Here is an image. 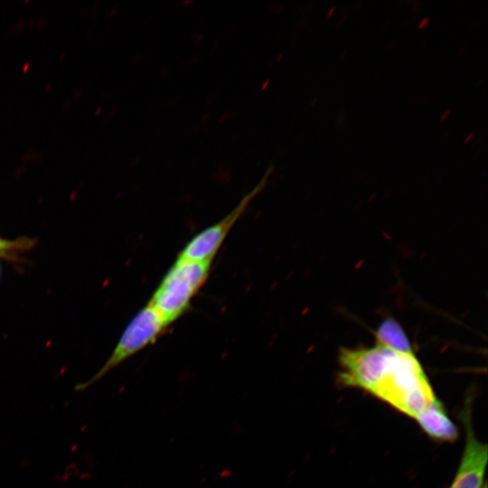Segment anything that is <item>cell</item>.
<instances>
[{
  "instance_id": "9",
  "label": "cell",
  "mask_w": 488,
  "mask_h": 488,
  "mask_svg": "<svg viewBox=\"0 0 488 488\" xmlns=\"http://www.w3.org/2000/svg\"><path fill=\"white\" fill-rule=\"evenodd\" d=\"M430 22V18L429 17H425L423 18L422 20H420V22L418 23V29H422L424 27H426Z\"/></svg>"
},
{
  "instance_id": "6",
  "label": "cell",
  "mask_w": 488,
  "mask_h": 488,
  "mask_svg": "<svg viewBox=\"0 0 488 488\" xmlns=\"http://www.w3.org/2000/svg\"><path fill=\"white\" fill-rule=\"evenodd\" d=\"M415 419L423 431L435 440L453 442L457 438V429L438 399Z\"/></svg>"
},
{
  "instance_id": "8",
  "label": "cell",
  "mask_w": 488,
  "mask_h": 488,
  "mask_svg": "<svg viewBox=\"0 0 488 488\" xmlns=\"http://www.w3.org/2000/svg\"><path fill=\"white\" fill-rule=\"evenodd\" d=\"M26 240H6L2 238H0V253H5L6 251H9L11 249H20V248H26Z\"/></svg>"
},
{
  "instance_id": "11",
  "label": "cell",
  "mask_w": 488,
  "mask_h": 488,
  "mask_svg": "<svg viewBox=\"0 0 488 488\" xmlns=\"http://www.w3.org/2000/svg\"><path fill=\"white\" fill-rule=\"evenodd\" d=\"M474 135V132H471L465 139V143H467Z\"/></svg>"
},
{
  "instance_id": "3",
  "label": "cell",
  "mask_w": 488,
  "mask_h": 488,
  "mask_svg": "<svg viewBox=\"0 0 488 488\" xmlns=\"http://www.w3.org/2000/svg\"><path fill=\"white\" fill-rule=\"evenodd\" d=\"M169 326L152 306L145 305L127 325L105 364L92 378L77 384L75 389L85 390L126 360L154 344Z\"/></svg>"
},
{
  "instance_id": "13",
  "label": "cell",
  "mask_w": 488,
  "mask_h": 488,
  "mask_svg": "<svg viewBox=\"0 0 488 488\" xmlns=\"http://www.w3.org/2000/svg\"><path fill=\"white\" fill-rule=\"evenodd\" d=\"M480 488H487V486L485 483H483Z\"/></svg>"
},
{
  "instance_id": "1",
  "label": "cell",
  "mask_w": 488,
  "mask_h": 488,
  "mask_svg": "<svg viewBox=\"0 0 488 488\" xmlns=\"http://www.w3.org/2000/svg\"><path fill=\"white\" fill-rule=\"evenodd\" d=\"M338 361V383L365 390L413 418L437 400L414 352L376 343L343 347Z\"/></svg>"
},
{
  "instance_id": "12",
  "label": "cell",
  "mask_w": 488,
  "mask_h": 488,
  "mask_svg": "<svg viewBox=\"0 0 488 488\" xmlns=\"http://www.w3.org/2000/svg\"><path fill=\"white\" fill-rule=\"evenodd\" d=\"M335 6H332L331 9L328 11L327 16H331L332 14L334 12Z\"/></svg>"
},
{
  "instance_id": "10",
  "label": "cell",
  "mask_w": 488,
  "mask_h": 488,
  "mask_svg": "<svg viewBox=\"0 0 488 488\" xmlns=\"http://www.w3.org/2000/svg\"><path fill=\"white\" fill-rule=\"evenodd\" d=\"M450 113H451V110L447 109L445 113L442 114V116L440 117V120L446 119Z\"/></svg>"
},
{
  "instance_id": "5",
  "label": "cell",
  "mask_w": 488,
  "mask_h": 488,
  "mask_svg": "<svg viewBox=\"0 0 488 488\" xmlns=\"http://www.w3.org/2000/svg\"><path fill=\"white\" fill-rule=\"evenodd\" d=\"M254 195L247 196L221 221L202 230L192 237L179 252L177 258L193 261H212L229 231L245 211Z\"/></svg>"
},
{
  "instance_id": "2",
  "label": "cell",
  "mask_w": 488,
  "mask_h": 488,
  "mask_svg": "<svg viewBox=\"0 0 488 488\" xmlns=\"http://www.w3.org/2000/svg\"><path fill=\"white\" fill-rule=\"evenodd\" d=\"M211 263L177 258L147 304L171 325L190 309L192 298L207 280Z\"/></svg>"
},
{
  "instance_id": "7",
  "label": "cell",
  "mask_w": 488,
  "mask_h": 488,
  "mask_svg": "<svg viewBox=\"0 0 488 488\" xmlns=\"http://www.w3.org/2000/svg\"><path fill=\"white\" fill-rule=\"evenodd\" d=\"M375 337L377 344L400 352H414L406 333L393 318H388L379 325Z\"/></svg>"
},
{
  "instance_id": "4",
  "label": "cell",
  "mask_w": 488,
  "mask_h": 488,
  "mask_svg": "<svg viewBox=\"0 0 488 488\" xmlns=\"http://www.w3.org/2000/svg\"><path fill=\"white\" fill-rule=\"evenodd\" d=\"M471 411V401L467 399L461 415L466 434L465 447L450 488L482 486L488 456L487 446L481 443L474 435Z\"/></svg>"
}]
</instances>
